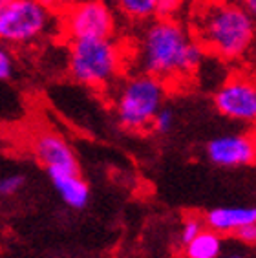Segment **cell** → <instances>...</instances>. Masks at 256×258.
I'll list each match as a JSON object with an SVG mask.
<instances>
[{"mask_svg":"<svg viewBox=\"0 0 256 258\" xmlns=\"http://www.w3.org/2000/svg\"><path fill=\"white\" fill-rule=\"evenodd\" d=\"M44 6H48L49 10L55 11L57 15L59 13H62V11H66L68 8H72L74 4H77V2H81V0H40Z\"/></svg>","mask_w":256,"mask_h":258,"instance_id":"d6986e66","label":"cell"},{"mask_svg":"<svg viewBox=\"0 0 256 258\" xmlns=\"http://www.w3.org/2000/svg\"><path fill=\"white\" fill-rule=\"evenodd\" d=\"M10 2H11V0H0V11H2V10H4V8H6V6H8V4H10Z\"/></svg>","mask_w":256,"mask_h":258,"instance_id":"44dd1931","label":"cell"},{"mask_svg":"<svg viewBox=\"0 0 256 258\" xmlns=\"http://www.w3.org/2000/svg\"><path fill=\"white\" fill-rule=\"evenodd\" d=\"M223 240L222 234L214 233L211 229H203L185 243V256L187 258H218L222 254Z\"/></svg>","mask_w":256,"mask_h":258,"instance_id":"7c38bea8","label":"cell"},{"mask_svg":"<svg viewBox=\"0 0 256 258\" xmlns=\"http://www.w3.org/2000/svg\"><path fill=\"white\" fill-rule=\"evenodd\" d=\"M15 75V59L10 48L0 44V81H10Z\"/></svg>","mask_w":256,"mask_h":258,"instance_id":"2e32d148","label":"cell"},{"mask_svg":"<svg viewBox=\"0 0 256 258\" xmlns=\"http://www.w3.org/2000/svg\"><path fill=\"white\" fill-rule=\"evenodd\" d=\"M190 33L205 53L232 62L252 48L254 19L238 2L205 0L192 13Z\"/></svg>","mask_w":256,"mask_h":258,"instance_id":"7a4b0ae2","label":"cell"},{"mask_svg":"<svg viewBox=\"0 0 256 258\" xmlns=\"http://www.w3.org/2000/svg\"><path fill=\"white\" fill-rule=\"evenodd\" d=\"M33 154L48 174L79 172L77 156L62 136L55 132H42L33 141Z\"/></svg>","mask_w":256,"mask_h":258,"instance_id":"9c48e42d","label":"cell"},{"mask_svg":"<svg viewBox=\"0 0 256 258\" xmlns=\"http://www.w3.org/2000/svg\"><path fill=\"white\" fill-rule=\"evenodd\" d=\"M126 62L123 46L113 39L70 42L68 70L77 83L90 88H108L119 81Z\"/></svg>","mask_w":256,"mask_h":258,"instance_id":"3957f363","label":"cell"},{"mask_svg":"<svg viewBox=\"0 0 256 258\" xmlns=\"http://www.w3.org/2000/svg\"><path fill=\"white\" fill-rule=\"evenodd\" d=\"M55 190L62 202L72 209H84L90 202V185L79 172H53L49 174Z\"/></svg>","mask_w":256,"mask_h":258,"instance_id":"8fae6325","label":"cell"},{"mask_svg":"<svg viewBox=\"0 0 256 258\" xmlns=\"http://www.w3.org/2000/svg\"><path fill=\"white\" fill-rule=\"evenodd\" d=\"M205 51L190 30L176 19L148 20L136 44V60L141 74H148L167 83H177L200 68Z\"/></svg>","mask_w":256,"mask_h":258,"instance_id":"6da1fadb","label":"cell"},{"mask_svg":"<svg viewBox=\"0 0 256 258\" xmlns=\"http://www.w3.org/2000/svg\"><path fill=\"white\" fill-rule=\"evenodd\" d=\"M234 236L245 243H254L256 242V224H249V225L240 227L238 231H234Z\"/></svg>","mask_w":256,"mask_h":258,"instance_id":"ac0fdd59","label":"cell"},{"mask_svg":"<svg viewBox=\"0 0 256 258\" xmlns=\"http://www.w3.org/2000/svg\"><path fill=\"white\" fill-rule=\"evenodd\" d=\"M117 17L106 0H81L59 13V33L64 40L113 39Z\"/></svg>","mask_w":256,"mask_h":258,"instance_id":"8992f818","label":"cell"},{"mask_svg":"<svg viewBox=\"0 0 256 258\" xmlns=\"http://www.w3.org/2000/svg\"><path fill=\"white\" fill-rule=\"evenodd\" d=\"M159 0H115V8L130 22H148L156 19Z\"/></svg>","mask_w":256,"mask_h":258,"instance_id":"4fadbf2b","label":"cell"},{"mask_svg":"<svg viewBox=\"0 0 256 258\" xmlns=\"http://www.w3.org/2000/svg\"><path fill=\"white\" fill-rule=\"evenodd\" d=\"M158 134H168L174 126V112L167 106H161L159 112L154 115L152 124H150Z\"/></svg>","mask_w":256,"mask_h":258,"instance_id":"9a60e30c","label":"cell"},{"mask_svg":"<svg viewBox=\"0 0 256 258\" xmlns=\"http://www.w3.org/2000/svg\"><path fill=\"white\" fill-rule=\"evenodd\" d=\"M214 106L223 117L238 123L256 121V86L251 75L234 74L214 94Z\"/></svg>","mask_w":256,"mask_h":258,"instance_id":"52a82bcc","label":"cell"},{"mask_svg":"<svg viewBox=\"0 0 256 258\" xmlns=\"http://www.w3.org/2000/svg\"><path fill=\"white\" fill-rule=\"evenodd\" d=\"M26 185V176L24 174H10V176H4L0 178V196H15L17 192L24 189Z\"/></svg>","mask_w":256,"mask_h":258,"instance_id":"5bb4252c","label":"cell"},{"mask_svg":"<svg viewBox=\"0 0 256 258\" xmlns=\"http://www.w3.org/2000/svg\"><path fill=\"white\" fill-rule=\"evenodd\" d=\"M238 4H240L249 15H252V17L256 15V0H240Z\"/></svg>","mask_w":256,"mask_h":258,"instance_id":"ffe728a7","label":"cell"},{"mask_svg":"<svg viewBox=\"0 0 256 258\" xmlns=\"http://www.w3.org/2000/svg\"><path fill=\"white\" fill-rule=\"evenodd\" d=\"M203 229H205L203 218H200V216H190V218H187L181 227V242L183 243L190 242V240L194 238L200 231H203Z\"/></svg>","mask_w":256,"mask_h":258,"instance_id":"e0dca14e","label":"cell"},{"mask_svg":"<svg viewBox=\"0 0 256 258\" xmlns=\"http://www.w3.org/2000/svg\"><path fill=\"white\" fill-rule=\"evenodd\" d=\"M167 97V85L148 74L130 75L115 94V115L123 128L143 132L150 128Z\"/></svg>","mask_w":256,"mask_h":258,"instance_id":"277c9868","label":"cell"},{"mask_svg":"<svg viewBox=\"0 0 256 258\" xmlns=\"http://www.w3.org/2000/svg\"><path fill=\"white\" fill-rule=\"evenodd\" d=\"M205 227L218 234H234L243 225L256 224L254 207H218L203 216Z\"/></svg>","mask_w":256,"mask_h":258,"instance_id":"30bf717a","label":"cell"},{"mask_svg":"<svg viewBox=\"0 0 256 258\" xmlns=\"http://www.w3.org/2000/svg\"><path fill=\"white\" fill-rule=\"evenodd\" d=\"M55 30L59 15L40 0H11L0 11V42L6 46H31Z\"/></svg>","mask_w":256,"mask_h":258,"instance_id":"5b68a950","label":"cell"},{"mask_svg":"<svg viewBox=\"0 0 256 258\" xmlns=\"http://www.w3.org/2000/svg\"><path fill=\"white\" fill-rule=\"evenodd\" d=\"M231 258H241V256H238V254H236V256H231Z\"/></svg>","mask_w":256,"mask_h":258,"instance_id":"7402d4cb","label":"cell"},{"mask_svg":"<svg viewBox=\"0 0 256 258\" xmlns=\"http://www.w3.org/2000/svg\"><path fill=\"white\" fill-rule=\"evenodd\" d=\"M207 158L211 163L225 169L254 165L256 143L249 134H229L211 139L207 143Z\"/></svg>","mask_w":256,"mask_h":258,"instance_id":"ba28073f","label":"cell"}]
</instances>
